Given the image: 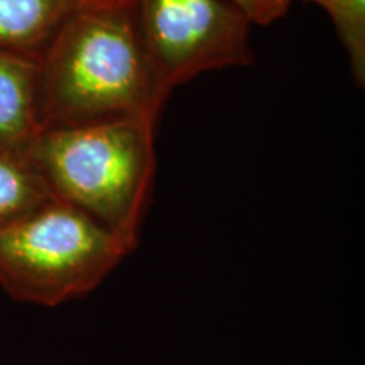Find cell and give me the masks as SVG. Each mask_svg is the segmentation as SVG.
Masks as SVG:
<instances>
[{
  "label": "cell",
  "mask_w": 365,
  "mask_h": 365,
  "mask_svg": "<svg viewBox=\"0 0 365 365\" xmlns=\"http://www.w3.org/2000/svg\"><path fill=\"white\" fill-rule=\"evenodd\" d=\"M41 132V61L0 51V149H27Z\"/></svg>",
  "instance_id": "cell-5"
},
{
  "label": "cell",
  "mask_w": 365,
  "mask_h": 365,
  "mask_svg": "<svg viewBox=\"0 0 365 365\" xmlns=\"http://www.w3.org/2000/svg\"><path fill=\"white\" fill-rule=\"evenodd\" d=\"M166 102L137 31L134 0H88L41 59L43 130L159 118Z\"/></svg>",
  "instance_id": "cell-1"
},
{
  "label": "cell",
  "mask_w": 365,
  "mask_h": 365,
  "mask_svg": "<svg viewBox=\"0 0 365 365\" xmlns=\"http://www.w3.org/2000/svg\"><path fill=\"white\" fill-rule=\"evenodd\" d=\"M317 4L333 21L339 38L349 54L354 78L365 81V0H308Z\"/></svg>",
  "instance_id": "cell-8"
},
{
  "label": "cell",
  "mask_w": 365,
  "mask_h": 365,
  "mask_svg": "<svg viewBox=\"0 0 365 365\" xmlns=\"http://www.w3.org/2000/svg\"><path fill=\"white\" fill-rule=\"evenodd\" d=\"M135 24L159 90L205 71L247 66L252 22L223 0H134Z\"/></svg>",
  "instance_id": "cell-4"
},
{
  "label": "cell",
  "mask_w": 365,
  "mask_h": 365,
  "mask_svg": "<svg viewBox=\"0 0 365 365\" xmlns=\"http://www.w3.org/2000/svg\"><path fill=\"white\" fill-rule=\"evenodd\" d=\"M291 2L293 0H230L232 6L244 12L252 24L259 26H267L281 19Z\"/></svg>",
  "instance_id": "cell-9"
},
{
  "label": "cell",
  "mask_w": 365,
  "mask_h": 365,
  "mask_svg": "<svg viewBox=\"0 0 365 365\" xmlns=\"http://www.w3.org/2000/svg\"><path fill=\"white\" fill-rule=\"evenodd\" d=\"M135 249L73 205L51 198L0 228V287L58 307L95 291Z\"/></svg>",
  "instance_id": "cell-3"
},
{
  "label": "cell",
  "mask_w": 365,
  "mask_h": 365,
  "mask_svg": "<svg viewBox=\"0 0 365 365\" xmlns=\"http://www.w3.org/2000/svg\"><path fill=\"white\" fill-rule=\"evenodd\" d=\"M158 118L44 129L27 153L54 198L139 244L156 175Z\"/></svg>",
  "instance_id": "cell-2"
},
{
  "label": "cell",
  "mask_w": 365,
  "mask_h": 365,
  "mask_svg": "<svg viewBox=\"0 0 365 365\" xmlns=\"http://www.w3.org/2000/svg\"><path fill=\"white\" fill-rule=\"evenodd\" d=\"M88 0H0V51L41 61L68 19Z\"/></svg>",
  "instance_id": "cell-6"
},
{
  "label": "cell",
  "mask_w": 365,
  "mask_h": 365,
  "mask_svg": "<svg viewBox=\"0 0 365 365\" xmlns=\"http://www.w3.org/2000/svg\"><path fill=\"white\" fill-rule=\"evenodd\" d=\"M27 149H0V228L54 198Z\"/></svg>",
  "instance_id": "cell-7"
}]
</instances>
